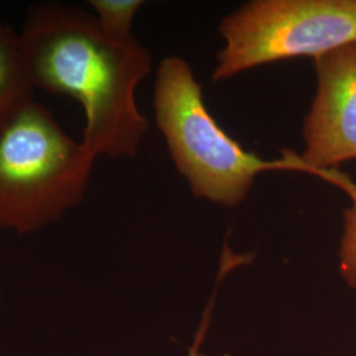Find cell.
Returning <instances> with one entry per match:
<instances>
[{"label": "cell", "instance_id": "8", "mask_svg": "<svg viewBox=\"0 0 356 356\" xmlns=\"http://www.w3.org/2000/svg\"><path fill=\"white\" fill-rule=\"evenodd\" d=\"M348 197L351 204L343 213V232L339 243V272L346 284L356 291V185Z\"/></svg>", "mask_w": 356, "mask_h": 356}, {"label": "cell", "instance_id": "3", "mask_svg": "<svg viewBox=\"0 0 356 356\" xmlns=\"http://www.w3.org/2000/svg\"><path fill=\"white\" fill-rule=\"evenodd\" d=\"M95 157L33 102L0 134V227L28 234L81 204Z\"/></svg>", "mask_w": 356, "mask_h": 356}, {"label": "cell", "instance_id": "5", "mask_svg": "<svg viewBox=\"0 0 356 356\" xmlns=\"http://www.w3.org/2000/svg\"><path fill=\"white\" fill-rule=\"evenodd\" d=\"M314 64L317 91L304 122L300 159L307 173L350 194L356 182L335 166L356 159V41L321 56Z\"/></svg>", "mask_w": 356, "mask_h": 356}, {"label": "cell", "instance_id": "6", "mask_svg": "<svg viewBox=\"0 0 356 356\" xmlns=\"http://www.w3.org/2000/svg\"><path fill=\"white\" fill-rule=\"evenodd\" d=\"M20 33L0 22V134L35 102Z\"/></svg>", "mask_w": 356, "mask_h": 356}, {"label": "cell", "instance_id": "7", "mask_svg": "<svg viewBox=\"0 0 356 356\" xmlns=\"http://www.w3.org/2000/svg\"><path fill=\"white\" fill-rule=\"evenodd\" d=\"M99 28L108 38H132V24L144 1L141 0H90Z\"/></svg>", "mask_w": 356, "mask_h": 356}, {"label": "cell", "instance_id": "1", "mask_svg": "<svg viewBox=\"0 0 356 356\" xmlns=\"http://www.w3.org/2000/svg\"><path fill=\"white\" fill-rule=\"evenodd\" d=\"M35 88L64 94L85 111L83 147L95 159L134 157L148 131L136 89L152 56L135 36L108 38L94 15L47 1L29 7L20 32Z\"/></svg>", "mask_w": 356, "mask_h": 356}, {"label": "cell", "instance_id": "9", "mask_svg": "<svg viewBox=\"0 0 356 356\" xmlns=\"http://www.w3.org/2000/svg\"><path fill=\"white\" fill-rule=\"evenodd\" d=\"M204 329H206V323H204V327L201 329V331L198 332V335H197V338H195V342H194V346L189 350L188 356H204V354H201V351H200V347H201L202 339H204Z\"/></svg>", "mask_w": 356, "mask_h": 356}, {"label": "cell", "instance_id": "2", "mask_svg": "<svg viewBox=\"0 0 356 356\" xmlns=\"http://www.w3.org/2000/svg\"><path fill=\"white\" fill-rule=\"evenodd\" d=\"M154 119L178 173L194 197L227 207L247 198L259 173L270 169L306 172L300 157L267 161L229 138L209 113L191 65L165 57L154 82Z\"/></svg>", "mask_w": 356, "mask_h": 356}, {"label": "cell", "instance_id": "4", "mask_svg": "<svg viewBox=\"0 0 356 356\" xmlns=\"http://www.w3.org/2000/svg\"><path fill=\"white\" fill-rule=\"evenodd\" d=\"M213 81L260 65L313 57L356 41V0H252L222 19Z\"/></svg>", "mask_w": 356, "mask_h": 356}]
</instances>
